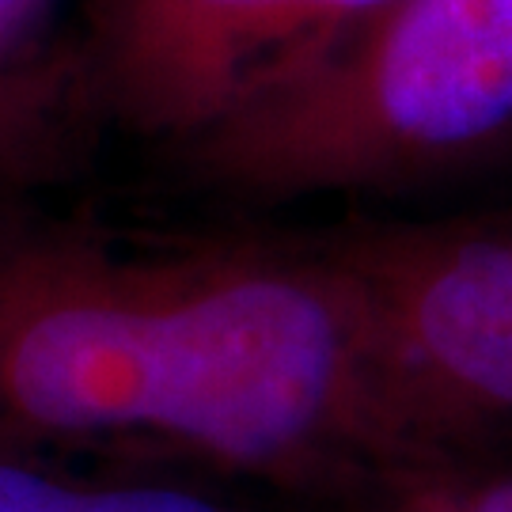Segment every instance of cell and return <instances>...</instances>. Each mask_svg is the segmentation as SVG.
<instances>
[{
    "label": "cell",
    "mask_w": 512,
    "mask_h": 512,
    "mask_svg": "<svg viewBox=\"0 0 512 512\" xmlns=\"http://www.w3.org/2000/svg\"><path fill=\"white\" fill-rule=\"evenodd\" d=\"M0 440L330 505L395 452L365 308L315 232L0 228Z\"/></svg>",
    "instance_id": "6da1fadb"
},
{
    "label": "cell",
    "mask_w": 512,
    "mask_h": 512,
    "mask_svg": "<svg viewBox=\"0 0 512 512\" xmlns=\"http://www.w3.org/2000/svg\"><path fill=\"white\" fill-rule=\"evenodd\" d=\"M167 160L258 209L512 175V0H391Z\"/></svg>",
    "instance_id": "7a4b0ae2"
},
{
    "label": "cell",
    "mask_w": 512,
    "mask_h": 512,
    "mask_svg": "<svg viewBox=\"0 0 512 512\" xmlns=\"http://www.w3.org/2000/svg\"><path fill=\"white\" fill-rule=\"evenodd\" d=\"M315 239L365 308L391 456L512 437V202L349 220Z\"/></svg>",
    "instance_id": "3957f363"
},
{
    "label": "cell",
    "mask_w": 512,
    "mask_h": 512,
    "mask_svg": "<svg viewBox=\"0 0 512 512\" xmlns=\"http://www.w3.org/2000/svg\"><path fill=\"white\" fill-rule=\"evenodd\" d=\"M391 0H88L84 103L175 156Z\"/></svg>",
    "instance_id": "277c9868"
},
{
    "label": "cell",
    "mask_w": 512,
    "mask_h": 512,
    "mask_svg": "<svg viewBox=\"0 0 512 512\" xmlns=\"http://www.w3.org/2000/svg\"><path fill=\"white\" fill-rule=\"evenodd\" d=\"M224 482L171 471H73L57 452L0 440V512H251Z\"/></svg>",
    "instance_id": "5b68a950"
},
{
    "label": "cell",
    "mask_w": 512,
    "mask_h": 512,
    "mask_svg": "<svg viewBox=\"0 0 512 512\" xmlns=\"http://www.w3.org/2000/svg\"><path fill=\"white\" fill-rule=\"evenodd\" d=\"M334 505L338 512H512V437L391 456Z\"/></svg>",
    "instance_id": "8992f818"
}]
</instances>
